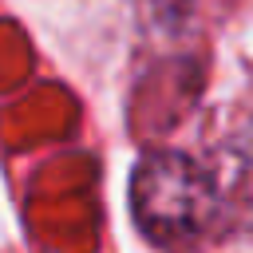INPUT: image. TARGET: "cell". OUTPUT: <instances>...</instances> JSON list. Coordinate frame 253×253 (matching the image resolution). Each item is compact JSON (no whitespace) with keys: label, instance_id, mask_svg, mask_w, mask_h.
I'll list each match as a JSON object with an SVG mask.
<instances>
[{"label":"cell","instance_id":"obj_1","mask_svg":"<svg viewBox=\"0 0 253 253\" xmlns=\"http://www.w3.org/2000/svg\"><path fill=\"white\" fill-rule=\"evenodd\" d=\"M130 206L138 229L154 245H190L213 213V190L206 174L182 154H150L130 182Z\"/></svg>","mask_w":253,"mask_h":253}]
</instances>
